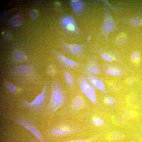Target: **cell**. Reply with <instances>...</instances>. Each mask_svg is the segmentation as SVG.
<instances>
[{
	"mask_svg": "<svg viewBox=\"0 0 142 142\" xmlns=\"http://www.w3.org/2000/svg\"><path fill=\"white\" fill-rule=\"evenodd\" d=\"M51 90L50 83L47 80L43 84L41 92L34 100L31 102L25 100L21 101L18 104L19 107L26 110L31 116H46L47 114L46 107L49 100Z\"/></svg>",
	"mask_w": 142,
	"mask_h": 142,
	"instance_id": "1",
	"label": "cell"
},
{
	"mask_svg": "<svg viewBox=\"0 0 142 142\" xmlns=\"http://www.w3.org/2000/svg\"><path fill=\"white\" fill-rule=\"evenodd\" d=\"M70 92L68 103L57 113V115L76 117L79 115L82 110L91 107V102L80 90L75 89Z\"/></svg>",
	"mask_w": 142,
	"mask_h": 142,
	"instance_id": "2",
	"label": "cell"
},
{
	"mask_svg": "<svg viewBox=\"0 0 142 142\" xmlns=\"http://www.w3.org/2000/svg\"><path fill=\"white\" fill-rule=\"evenodd\" d=\"M82 132V128L79 124L62 116L46 130L45 133L48 137L54 138L79 135Z\"/></svg>",
	"mask_w": 142,
	"mask_h": 142,
	"instance_id": "3",
	"label": "cell"
},
{
	"mask_svg": "<svg viewBox=\"0 0 142 142\" xmlns=\"http://www.w3.org/2000/svg\"><path fill=\"white\" fill-rule=\"evenodd\" d=\"M51 90L49 100L46 107L47 114H52L58 109L65 107L69 98L63 86L57 78L50 81Z\"/></svg>",
	"mask_w": 142,
	"mask_h": 142,
	"instance_id": "4",
	"label": "cell"
},
{
	"mask_svg": "<svg viewBox=\"0 0 142 142\" xmlns=\"http://www.w3.org/2000/svg\"><path fill=\"white\" fill-rule=\"evenodd\" d=\"M82 119L84 125L93 131L104 132L112 128L107 122L104 112L95 106L86 110Z\"/></svg>",
	"mask_w": 142,
	"mask_h": 142,
	"instance_id": "5",
	"label": "cell"
},
{
	"mask_svg": "<svg viewBox=\"0 0 142 142\" xmlns=\"http://www.w3.org/2000/svg\"><path fill=\"white\" fill-rule=\"evenodd\" d=\"M58 22L60 28L57 30V31L70 41L78 42L83 38L84 34L72 16L63 14L60 17Z\"/></svg>",
	"mask_w": 142,
	"mask_h": 142,
	"instance_id": "6",
	"label": "cell"
},
{
	"mask_svg": "<svg viewBox=\"0 0 142 142\" xmlns=\"http://www.w3.org/2000/svg\"><path fill=\"white\" fill-rule=\"evenodd\" d=\"M10 73L13 79L17 82L37 83L39 76L34 64L20 65L11 70Z\"/></svg>",
	"mask_w": 142,
	"mask_h": 142,
	"instance_id": "7",
	"label": "cell"
},
{
	"mask_svg": "<svg viewBox=\"0 0 142 142\" xmlns=\"http://www.w3.org/2000/svg\"><path fill=\"white\" fill-rule=\"evenodd\" d=\"M103 19L101 22L100 30L95 37V43H99V39L102 36L101 42L102 44L106 43L109 39L110 34L112 32L118 31L119 27L114 19L108 7L103 4Z\"/></svg>",
	"mask_w": 142,
	"mask_h": 142,
	"instance_id": "8",
	"label": "cell"
},
{
	"mask_svg": "<svg viewBox=\"0 0 142 142\" xmlns=\"http://www.w3.org/2000/svg\"><path fill=\"white\" fill-rule=\"evenodd\" d=\"M87 51L100 56L105 61L109 62H115L122 65L128 71L132 70L123 61L121 53L119 50L114 48H103L100 47L99 43H89L88 44Z\"/></svg>",
	"mask_w": 142,
	"mask_h": 142,
	"instance_id": "9",
	"label": "cell"
},
{
	"mask_svg": "<svg viewBox=\"0 0 142 142\" xmlns=\"http://www.w3.org/2000/svg\"><path fill=\"white\" fill-rule=\"evenodd\" d=\"M37 119L36 117L29 118L18 113L16 117L12 118L11 119L14 123L23 127L32 133L40 142H46L43 134L36 125Z\"/></svg>",
	"mask_w": 142,
	"mask_h": 142,
	"instance_id": "10",
	"label": "cell"
},
{
	"mask_svg": "<svg viewBox=\"0 0 142 142\" xmlns=\"http://www.w3.org/2000/svg\"><path fill=\"white\" fill-rule=\"evenodd\" d=\"M107 122L113 129L134 132L136 126L126 120L116 111L104 112Z\"/></svg>",
	"mask_w": 142,
	"mask_h": 142,
	"instance_id": "11",
	"label": "cell"
},
{
	"mask_svg": "<svg viewBox=\"0 0 142 142\" xmlns=\"http://www.w3.org/2000/svg\"><path fill=\"white\" fill-rule=\"evenodd\" d=\"M59 43L64 54L69 55L81 59H85V52L88 44L86 42L82 44H70L60 38Z\"/></svg>",
	"mask_w": 142,
	"mask_h": 142,
	"instance_id": "12",
	"label": "cell"
},
{
	"mask_svg": "<svg viewBox=\"0 0 142 142\" xmlns=\"http://www.w3.org/2000/svg\"><path fill=\"white\" fill-rule=\"evenodd\" d=\"M99 55L88 54L85 55V63H82L79 69L82 74L90 73L96 75L102 74L100 64L98 63Z\"/></svg>",
	"mask_w": 142,
	"mask_h": 142,
	"instance_id": "13",
	"label": "cell"
},
{
	"mask_svg": "<svg viewBox=\"0 0 142 142\" xmlns=\"http://www.w3.org/2000/svg\"><path fill=\"white\" fill-rule=\"evenodd\" d=\"M79 86L82 93L94 106L100 108V105L96 93L95 89L87 81L83 74L79 75Z\"/></svg>",
	"mask_w": 142,
	"mask_h": 142,
	"instance_id": "14",
	"label": "cell"
},
{
	"mask_svg": "<svg viewBox=\"0 0 142 142\" xmlns=\"http://www.w3.org/2000/svg\"><path fill=\"white\" fill-rule=\"evenodd\" d=\"M133 132L111 128L104 132L102 137L106 142H118L130 138Z\"/></svg>",
	"mask_w": 142,
	"mask_h": 142,
	"instance_id": "15",
	"label": "cell"
},
{
	"mask_svg": "<svg viewBox=\"0 0 142 142\" xmlns=\"http://www.w3.org/2000/svg\"><path fill=\"white\" fill-rule=\"evenodd\" d=\"M52 53L56 60L60 64L62 67L77 71L82 64L70 59L56 50H53Z\"/></svg>",
	"mask_w": 142,
	"mask_h": 142,
	"instance_id": "16",
	"label": "cell"
},
{
	"mask_svg": "<svg viewBox=\"0 0 142 142\" xmlns=\"http://www.w3.org/2000/svg\"><path fill=\"white\" fill-rule=\"evenodd\" d=\"M102 74L120 77L124 75L128 71L117 63H109L106 62L100 64Z\"/></svg>",
	"mask_w": 142,
	"mask_h": 142,
	"instance_id": "17",
	"label": "cell"
},
{
	"mask_svg": "<svg viewBox=\"0 0 142 142\" xmlns=\"http://www.w3.org/2000/svg\"><path fill=\"white\" fill-rule=\"evenodd\" d=\"M116 111L126 120L135 125L137 122L141 117V114L139 110L126 106H121Z\"/></svg>",
	"mask_w": 142,
	"mask_h": 142,
	"instance_id": "18",
	"label": "cell"
},
{
	"mask_svg": "<svg viewBox=\"0 0 142 142\" xmlns=\"http://www.w3.org/2000/svg\"><path fill=\"white\" fill-rule=\"evenodd\" d=\"M99 109L104 112L116 111L122 106L120 103L117 102L114 97L108 95H104L102 97Z\"/></svg>",
	"mask_w": 142,
	"mask_h": 142,
	"instance_id": "19",
	"label": "cell"
},
{
	"mask_svg": "<svg viewBox=\"0 0 142 142\" xmlns=\"http://www.w3.org/2000/svg\"><path fill=\"white\" fill-rule=\"evenodd\" d=\"M61 70L68 88L70 92L79 86L78 78L77 77L70 69L62 67Z\"/></svg>",
	"mask_w": 142,
	"mask_h": 142,
	"instance_id": "20",
	"label": "cell"
},
{
	"mask_svg": "<svg viewBox=\"0 0 142 142\" xmlns=\"http://www.w3.org/2000/svg\"><path fill=\"white\" fill-rule=\"evenodd\" d=\"M83 74L88 82L96 89L100 91L103 94L108 93L104 83L101 77L97 75L90 73Z\"/></svg>",
	"mask_w": 142,
	"mask_h": 142,
	"instance_id": "21",
	"label": "cell"
},
{
	"mask_svg": "<svg viewBox=\"0 0 142 142\" xmlns=\"http://www.w3.org/2000/svg\"><path fill=\"white\" fill-rule=\"evenodd\" d=\"M69 3L74 15L77 17L82 15L87 10L85 2L82 0H68Z\"/></svg>",
	"mask_w": 142,
	"mask_h": 142,
	"instance_id": "22",
	"label": "cell"
},
{
	"mask_svg": "<svg viewBox=\"0 0 142 142\" xmlns=\"http://www.w3.org/2000/svg\"><path fill=\"white\" fill-rule=\"evenodd\" d=\"M118 22L124 25L133 27H142V17L133 15L119 18Z\"/></svg>",
	"mask_w": 142,
	"mask_h": 142,
	"instance_id": "23",
	"label": "cell"
},
{
	"mask_svg": "<svg viewBox=\"0 0 142 142\" xmlns=\"http://www.w3.org/2000/svg\"><path fill=\"white\" fill-rule=\"evenodd\" d=\"M103 134L104 132H99L90 137L85 139H74L64 138L60 139L59 142H96L103 136Z\"/></svg>",
	"mask_w": 142,
	"mask_h": 142,
	"instance_id": "24",
	"label": "cell"
},
{
	"mask_svg": "<svg viewBox=\"0 0 142 142\" xmlns=\"http://www.w3.org/2000/svg\"><path fill=\"white\" fill-rule=\"evenodd\" d=\"M103 4L106 5L110 10L114 13L117 14L121 13L123 10V9L121 7H117L110 4L107 0H100Z\"/></svg>",
	"mask_w": 142,
	"mask_h": 142,
	"instance_id": "25",
	"label": "cell"
},
{
	"mask_svg": "<svg viewBox=\"0 0 142 142\" xmlns=\"http://www.w3.org/2000/svg\"><path fill=\"white\" fill-rule=\"evenodd\" d=\"M15 59L19 62H23L26 60V57L25 54L22 52L16 51L14 54Z\"/></svg>",
	"mask_w": 142,
	"mask_h": 142,
	"instance_id": "26",
	"label": "cell"
},
{
	"mask_svg": "<svg viewBox=\"0 0 142 142\" xmlns=\"http://www.w3.org/2000/svg\"><path fill=\"white\" fill-rule=\"evenodd\" d=\"M127 41V38L124 35H120L117 37L116 42L117 44L120 45H124Z\"/></svg>",
	"mask_w": 142,
	"mask_h": 142,
	"instance_id": "27",
	"label": "cell"
},
{
	"mask_svg": "<svg viewBox=\"0 0 142 142\" xmlns=\"http://www.w3.org/2000/svg\"><path fill=\"white\" fill-rule=\"evenodd\" d=\"M22 22V19L19 17L11 19L10 21V24L12 26H17L20 25Z\"/></svg>",
	"mask_w": 142,
	"mask_h": 142,
	"instance_id": "28",
	"label": "cell"
},
{
	"mask_svg": "<svg viewBox=\"0 0 142 142\" xmlns=\"http://www.w3.org/2000/svg\"><path fill=\"white\" fill-rule=\"evenodd\" d=\"M47 73L50 76H53L56 73V70L54 67L52 65H49L47 69Z\"/></svg>",
	"mask_w": 142,
	"mask_h": 142,
	"instance_id": "29",
	"label": "cell"
},
{
	"mask_svg": "<svg viewBox=\"0 0 142 142\" xmlns=\"http://www.w3.org/2000/svg\"><path fill=\"white\" fill-rule=\"evenodd\" d=\"M141 56L140 53L137 51H134L130 55L131 59L135 61L139 59Z\"/></svg>",
	"mask_w": 142,
	"mask_h": 142,
	"instance_id": "30",
	"label": "cell"
},
{
	"mask_svg": "<svg viewBox=\"0 0 142 142\" xmlns=\"http://www.w3.org/2000/svg\"><path fill=\"white\" fill-rule=\"evenodd\" d=\"M7 88L11 92L15 93L17 91V87L14 85L10 83H8L6 85Z\"/></svg>",
	"mask_w": 142,
	"mask_h": 142,
	"instance_id": "31",
	"label": "cell"
},
{
	"mask_svg": "<svg viewBox=\"0 0 142 142\" xmlns=\"http://www.w3.org/2000/svg\"><path fill=\"white\" fill-rule=\"evenodd\" d=\"M54 8L57 11H60L62 9V6L60 3L55 2L54 4Z\"/></svg>",
	"mask_w": 142,
	"mask_h": 142,
	"instance_id": "32",
	"label": "cell"
},
{
	"mask_svg": "<svg viewBox=\"0 0 142 142\" xmlns=\"http://www.w3.org/2000/svg\"><path fill=\"white\" fill-rule=\"evenodd\" d=\"M29 14L31 18L33 19H35L37 17V15L35 12L33 10L29 11Z\"/></svg>",
	"mask_w": 142,
	"mask_h": 142,
	"instance_id": "33",
	"label": "cell"
},
{
	"mask_svg": "<svg viewBox=\"0 0 142 142\" xmlns=\"http://www.w3.org/2000/svg\"><path fill=\"white\" fill-rule=\"evenodd\" d=\"M2 36L5 39H9L11 38V34L7 32H5L4 33Z\"/></svg>",
	"mask_w": 142,
	"mask_h": 142,
	"instance_id": "34",
	"label": "cell"
},
{
	"mask_svg": "<svg viewBox=\"0 0 142 142\" xmlns=\"http://www.w3.org/2000/svg\"><path fill=\"white\" fill-rule=\"evenodd\" d=\"M93 36V35L92 33H90L88 34L86 37V42L88 44L89 43L92 39Z\"/></svg>",
	"mask_w": 142,
	"mask_h": 142,
	"instance_id": "35",
	"label": "cell"
},
{
	"mask_svg": "<svg viewBox=\"0 0 142 142\" xmlns=\"http://www.w3.org/2000/svg\"><path fill=\"white\" fill-rule=\"evenodd\" d=\"M135 81V79L133 78H129L127 82L128 84H131L134 83Z\"/></svg>",
	"mask_w": 142,
	"mask_h": 142,
	"instance_id": "36",
	"label": "cell"
},
{
	"mask_svg": "<svg viewBox=\"0 0 142 142\" xmlns=\"http://www.w3.org/2000/svg\"><path fill=\"white\" fill-rule=\"evenodd\" d=\"M136 136L137 137L138 139L139 140L140 142H142V136L139 135L135 134Z\"/></svg>",
	"mask_w": 142,
	"mask_h": 142,
	"instance_id": "37",
	"label": "cell"
},
{
	"mask_svg": "<svg viewBox=\"0 0 142 142\" xmlns=\"http://www.w3.org/2000/svg\"><path fill=\"white\" fill-rule=\"evenodd\" d=\"M92 2L94 5H96L98 4L100 2V0H94L92 1Z\"/></svg>",
	"mask_w": 142,
	"mask_h": 142,
	"instance_id": "38",
	"label": "cell"
},
{
	"mask_svg": "<svg viewBox=\"0 0 142 142\" xmlns=\"http://www.w3.org/2000/svg\"><path fill=\"white\" fill-rule=\"evenodd\" d=\"M138 128H137V130L142 133V125H140L139 127H138Z\"/></svg>",
	"mask_w": 142,
	"mask_h": 142,
	"instance_id": "39",
	"label": "cell"
},
{
	"mask_svg": "<svg viewBox=\"0 0 142 142\" xmlns=\"http://www.w3.org/2000/svg\"><path fill=\"white\" fill-rule=\"evenodd\" d=\"M29 142H37V140L35 139H32Z\"/></svg>",
	"mask_w": 142,
	"mask_h": 142,
	"instance_id": "40",
	"label": "cell"
},
{
	"mask_svg": "<svg viewBox=\"0 0 142 142\" xmlns=\"http://www.w3.org/2000/svg\"><path fill=\"white\" fill-rule=\"evenodd\" d=\"M118 142H121V141Z\"/></svg>",
	"mask_w": 142,
	"mask_h": 142,
	"instance_id": "41",
	"label": "cell"
}]
</instances>
